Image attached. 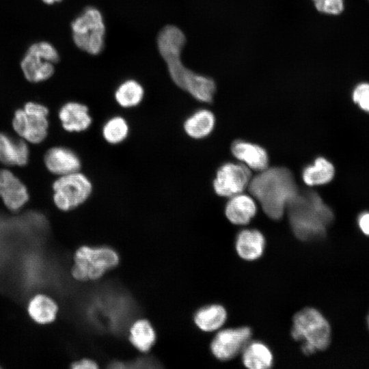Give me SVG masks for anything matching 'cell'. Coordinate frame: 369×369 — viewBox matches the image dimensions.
I'll use <instances>...</instances> for the list:
<instances>
[{
    "label": "cell",
    "instance_id": "1",
    "mask_svg": "<svg viewBox=\"0 0 369 369\" xmlns=\"http://www.w3.org/2000/svg\"><path fill=\"white\" fill-rule=\"evenodd\" d=\"M186 42L184 33L178 27L165 26L157 36L160 55L166 62L169 76L179 88L188 92L195 100L210 102L216 91L215 81L185 67L180 57Z\"/></svg>",
    "mask_w": 369,
    "mask_h": 369
},
{
    "label": "cell",
    "instance_id": "2",
    "mask_svg": "<svg viewBox=\"0 0 369 369\" xmlns=\"http://www.w3.org/2000/svg\"><path fill=\"white\" fill-rule=\"evenodd\" d=\"M249 190L265 214L274 220L282 217L287 205L299 193L292 172L282 167L261 171L250 180Z\"/></svg>",
    "mask_w": 369,
    "mask_h": 369
},
{
    "label": "cell",
    "instance_id": "3",
    "mask_svg": "<svg viewBox=\"0 0 369 369\" xmlns=\"http://www.w3.org/2000/svg\"><path fill=\"white\" fill-rule=\"evenodd\" d=\"M286 209L294 234L304 241L323 237L333 219L331 209L318 193L311 191L299 192Z\"/></svg>",
    "mask_w": 369,
    "mask_h": 369
},
{
    "label": "cell",
    "instance_id": "4",
    "mask_svg": "<svg viewBox=\"0 0 369 369\" xmlns=\"http://www.w3.org/2000/svg\"><path fill=\"white\" fill-rule=\"evenodd\" d=\"M291 336L301 342V351L310 355L323 351L331 341V328L328 321L317 310L307 308L293 317Z\"/></svg>",
    "mask_w": 369,
    "mask_h": 369
},
{
    "label": "cell",
    "instance_id": "5",
    "mask_svg": "<svg viewBox=\"0 0 369 369\" xmlns=\"http://www.w3.org/2000/svg\"><path fill=\"white\" fill-rule=\"evenodd\" d=\"M118 262V254L109 247L81 246L74 253L71 275L81 282L98 279Z\"/></svg>",
    "mask_w": 369,
    "mask_h": 369
},
{
    "label": "cell",
    "instance_id": "6",
    "mask_svg": "<svg viewBox=\"0 0 369 369\" xmlns=\"http://www.w3.org/2000/svg\"><path fill=\"white\" fill-rule=\"evenodd\" d=\"M72 39L81 50L94 55L105 46V25L100 12L88 6L71 23Z\"/></svg>",
    "mask_w": 369,
    "mask_h": 369
},
{
    "label": "cell",
    "instance_id": "7",
    "mask_svg": "<svg viewBox=\"0 0 369 369\" xmlns=\"http://www.w3.org/2000/svg\"><path fill=\"white\" fill-rule=\"evenodd\" d=\"M94 187L90 178L80 171L60 176L53 184V200L62 211L83 204L91 197Z\"/></svg>",
    "mask_w": 369,
    "mask_h": 369
},
{
    "label": "cell",
    "instance_id": "8",
    "mask_svg": "<svg viewBox=\"0 0 369 369\" xmlns=\"http://www.w3.org/2000/svg\"><path fill=\"white\" fill-rule=\"evenodd\" d=\"M59 59V55L53 45L40 41L29 46L20 62V68L28 81L40 83L53 76L54 64Z\"/></svg>",
    "mask_w": 369,
    "mask_h": 369
},
{
    "label": "cell",
    "instance_id": "9",
    "mask_svg": "<svg viewBox=\"0 0 369 369\" xmlns=\"http://www.w3.org/2000/svg\"><path fill=\"white\" fill-rule=\"evenodd\" d=\"M48 114L49 109L44 105L28 102L23 108L15 111L12 126L22 139L32 144H39L48 134Z\"/></svg>",
    "mask_w": 369,
    "mask_h": 369
},
{
    "label": "cell",
    "instance_id": "10",
    "mask_svg": "<svg viewBox=\"0 0 369 369\" xmlns=\"http://www.w3.org/2000/svg\"><path fill=\"white\" fill-rule=\"evenodd\" d=\"M251 174L243 165L227 163L217 172L213 181L215 193L223 197L241 193L250 182Z\"/></svg>",
    "mask_w": 369,
    "mask_h": 369
},
{
    "label": "cell",
    "instance_id": "11",
    "mask_svg": "<svg viewBox=\"0 0 369 369\" xmlns=\"http://www.w3.org/2000/svg\"><path fill=\"white\" fill-rule=\"evenodd\" d=\"M251 336V331L247 327L222 330L213 338L211 351L219 360H230L243 351Z\"/></svg>",
    "mask_w": 369,
    "mask_h": 369
},
{
    "label": "cell",
    "instance_id": "12",
    "mask_svg": "<svg viewBox=\"0 0 369 369\" xmlns=\"http://www.w3.org/2000/svg\"><path fill=\"white\" fill-rule=\"evenodd\" d=\"M0 197L10 210H20L28 201L25 185L12 172L0 169Z\"/></svg>",
    "mask_w": 369,
    "mask_h": 369
},
{
    "label": "cell",
    "instance_id": "13",
    "mask_svg": "<svg viewBox=\"0 0 369 369\" xmlns=\"http://www.w3.org/2000/svg\"><path fill=\"white\" fill-rule=\"evenodd\" d=\"M44 161L47 169L59 176L80 171L81 167L79 156L64 146H54L48 150Z\"/></svg>",
    "mask_w": 369,
    "mask_h": 369
},
{
    "label": "cell",
    "instance_id": "14",
    "mask_svg": "<svg viewBox=\"0 0 369 369\" xmlns=\"http://www.w3.org/2000/svg\"><path fill=\"white\" fill-rule=\"evenodd\" d=\"M62 128L68 133H81L90 128L92 118L85 104L70 101L64 104L58 111Z\"/></svg>",
    "mask_w": 369,
    "mask_h": 369
},
{
    "label": "cell",
    "instance_id": "15",
    "mask_svg": "<svg viewBox=\"0 0 369 369\" xmlns=\"http://www.w3.org/2000/svg\"><path fill=\"white\" fill-rule=\"evenodd\" d=\"M29 149L22 139L0 133V162L8 165L23 166L28 162Z\"/></svg>",
    "mask_w": 369,
    "mask_h": 369
},
{
    "label": "cell",
    "instance_id": "16",
    "mask_svg": "<svg viewBox=\"0 0 369 369\" xmlns=\"http://www.w3.org/2000/svg\"><path fill=\"white\" fill-rule=\"evenodd\" d=\"M231 150L236 159L250 168L256 171L267 168L268 154L261 146L244 141H236L232 144Z\"/></svg>",
    "mask_w": 369,
    "mask_h": 369
},
{
    "label": "cell",
    "instance_id": "17",
    "mask_svg": "<svg viewBox=\"0 0 369 369\" xmlns=\"http://www.w3.org/2000/svg\"><path fill=\"white\" fill-rule=\"evenodd\" d=\"M225 213L232 223L245 225L256 215V203L250 196L239 193L232 196L226 204Z\"/></svg>",
    "mask_w": 369,
    "mask_h": 369
},
{
    "label": "cell",
    "instance_id": "18",
    "mask_svg": "<svg viewBox=\"0 0 369 369\" xmlns=\"http://www.w3.org/2000/svg\"><path fill=\"white\" fill-rule=\"evenodd\" d=\"M265 240L262 234L257 230H243L236 240V249L243 259L254 260L263 254Z\"/></svg>",
    "mask_w": 369,
    "mask_h": 369
},
{
    "label": "cell",
    "instance_id": "19",
    "mask_svg": "<svg viewBox=\"0 0 369 369\" xmlns=\"http://www.w3.org/2000/svg\"><path fill=\"white\" fill-rule=\"evenodd\" d=\"M215 116L208 109H199L188 116L183 122V130L189 137L200 139L207 137L213 130Z\"/></svg>",
    "mask_w": 369,
    "mask_h": 369
},
{
    "label": "cell",
    "instance_id": "20",
    "mask_svg": "<svg viewBox=\"0 0 369 369\" xmlns=\"http://www.w3.org/2000/svg\"><path fill=\"white\" fill-rule=\"evenodd\" d=\"M58 307L55 301L49 296L38 294L32 297L27 305L31 318L41 325L53 322L57 316Z\"/></svg>",
    "mask_w": 369,
    "mask_h": 369
},
{
    "label": "cell",
    "instance_id": "21",
    "mask_svg": "<svg viewBox=\"0 0 369 369\" xmlns=\"http://www.w3.org/2000/svg\"><path fill=\"white\" fill-rule=\"evenodd\" d=\"M242 352L243 363L248 368L266 369L273 365V354L269 348L262 342L248 343Z\"/></svg>",
    "mask_w": 369,
    "mask_h": 369
},
{
    "label": "cell",
    "instance_id": "22",
    "mask_svg": "<svg viewBox=\"0 0 369 369\" xmlns=\"http://www.w3.org/2000/svg\"><path fill=\"white\" fill-rule=\"evenodd\" d=\"M334 173V167L330 161L324 157H318L312 165L304 168L302 178L309 186L322 185L329 182Z\"/></svg>",
    "mask_w": 369,
    "mask_h": 369
},
{
    "label": "cell",
    "instance_id": "23",
    "mask_svg": "<svg viewBox=\"0 0 369 369\" xmlns=\"http://www.w3.org/2000/svg\"><path fill=\"white\" fill-rule=\"evenodd\" d=\"M226 316V311L223 306L217 304L210 305L197 311L194 316V322L201 330L213 331L223 325Z\"/></svg>",
    "mask_w": 369,
    "mask_h": 369
},
{
    "label": "cell",
    "instance_id": "24",
    "mask_svg": "<svg viewBox=\"0 0 369 369\" xmlns=\"http://www.w3.org/2000/svg\"><path fill=\"white\" fill-rule=\"evenodd\" d=\"M144 96L143 86L134 79H128L122 82L114 93L115 102L124 109L137 107L142 102Z\"/></svg>",
    "mask_w": 369,
    "mask_h": 369
},
{
    "label": "cell",
    "instance_id": "25",
    "mask_svg": "<svg viewBox=\"0 0 369 369\" xmlns=\"http://www.w3.org/2000/svg\"><path fill=\"white\" fill-rule=\"evenodd\" d=\"M156 339L151 324L145 319L135 321L129 330V340L133 346L141 352L149 351Z\"/></svg>",
    "mask_w": 369,
    "mask_h": 369
},
{
    "label": "cell",
    "instance_id": "26",
    "mask_svg": "<svg viewBox=\"0 0 369 369\" xmlns=\"http://www.w3.org/2000/svg\"><path fill=\"white\" fill-rule=\"evenodd\" d=\"M130 133V126L123 116L113 115L107 119L101 128L103 139L110 145H118L124 142Z\"/></svg>",
    "mask_w": 369,
    "mask_h": 369
},
{
    "label": "cell",
    "instance_id": "27",
    "mask_svg": "<svg viewBox=\"0 0 369 369\" xmlns=\"http://www.w3.org/2000/svg\"><path fill=\"white\" fill-rule=\"evenodd\" d=\"M353 100L361 109L369 113V83H361L355 86L352 94Z\"/></svg>",
    "mask_w": 369,
    "mask_h": 369
},
{
    "label": "cell",
    "instance_id": "28",
    "mask_svg": "<svg viewBox=\"0 0 369 369\" xmlns=\"http://www.w3.org/2000/svg\"><path fill=\"white\" fill-rule=\"evenodd\" d=\"M316 10L320 12L337 15L344 10L343 0H313Z\"/></svg>",
    "mask_w": 369,
    "mask_h": 369
},
{
    "label": "cell",
    "instance_id": "29",
    "mask_svg": "<svg viewBox=\"0 0 369 369\" xmlns=\"http://www.w3.org/2000/svg\"><path fill=\"white\" fill-rule=\"evenodd\" d=\"M98 364L94 361L90 359H83L72 363L71 368L74 369H95Z\"/></svg>",
    "mask_w": 369,
    "mask_h": 369
},
{
    "label": "cell",
    "instance_id": "30",
    "mask_svg": "<svg viewBox=\"0 0 369 369\" xmlns=\"http://www.w3.org/2000/svg\"><path fill=\"white\" fill-rule=\"evenodd\" d=\"M358 224L361 232L369 235V212L364 213L359 216Z\"/></svg>",
    "mask_w": 369,
    "mask_h": 369
},
{
    "label": "cell",
    "instance_id": "31",
    "mask_svg": "<svg viewBox=\"0 0 369 369\" xmlns=\"http://www.w3.org/2000/svg\"><path fill=\"white\" fill-rule=\"evenodd\" d=\"M44 3L48 5H52L57 2H60L62 0H42Z\"/></svg>",
    "mask_w": 369,
    "mask_h": 369
},
{
    "label": "cell",
    "instance_id": "32",
    "mask_svg": "<svg viewBox=\"0 0 369 369\" xmlns=\"http://www.w3.org/2000/svg\"><path fill=\"white\" fill-rule=\"evenodd\" d=\"M368 328H369V315L368 316Z\"/></svg>",
    "mask_w": 369,
    "mask_h": 369
}]
</instances>
